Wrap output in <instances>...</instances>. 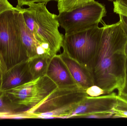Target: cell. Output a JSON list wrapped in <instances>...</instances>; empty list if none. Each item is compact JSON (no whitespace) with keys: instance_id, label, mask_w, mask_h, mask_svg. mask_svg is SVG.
I'll return each mask as SVG.
<instances>
[{"instance_id":"obj_1","label":"cell","mask_w":127,"mask_h":126,"mask_svg":"<svg viewBox=\"0 0 127 126\" xmlns=\"http://www.w3.org/2000/svg\"><path fill=\"white\" fill-rule=\"evenodd\" d=\"M104 27L100 43L95 56L92 72L95 85L106 94L117 91L120 95L126 85L127 57L125 46L127 36L121 21Z\"/></svg>"},{"instance_id":"obj_2","label":"cell","mask_w":127,"mask_h":126,"mask_svg":"<svg viewBox=\"0 0 127 126\" xmlns=\"http://www.w3.org/2000/svg\"><path fill=\"white\" fill-rule=\"evenodd\" d=\"M45 3H33L28 8L17 7L27 27L39 42L51 47L56 54L62 47L64 35L59 31L57 15L50 12Z\"/></svg>"},{"instance_id":"obj_3","label":"cell","mask_w":127,"mask_h":126,"mask_svg":"<svg viewBox=\"0 0 127 126\" xmlns=\"http://www.w3.org/2000/svg\"><path fill=\"white\" fill-rule=\"evenodd\" d=\"M104 27L98 24L88 29L65 34L62 47L71 58L92 72Z\"/></svg>"},{"instance_id":"obj_4","label":"cell","mask_w":127,"mask_h":126,"mask_svg":"<svg viewBox=\"0 0 127 126\" xmlns=\"http://www.w3.org/2000/svg\"><path fill=\"white\" fill-rule=\"evenodd\" d=\"M86 90L78 87L57 88L44 101L30 110L39 118H68L81 102L87 96Z\"/></svg>"},{"instance_id":"obj_5","label":"cell","mask_w":127,"mask_h":126,"mask_svg":"<svg viewBox=\"0 0 127 126\" xmlns=\"http://www.w3.org/2000/svg\"><path fill=\"white\" fill-rule=\"evenodd\" d=\"M16 10H8L0 15V52L7 69L28 59L17 24Z\"/></svg>"},{"instance_id":"obj_6","label":"cell","mask_w":127,"mask_h":126,"mask_svg":"<svg viewBox=\"0 0 127 126\" xmlns=\"http://www.w3.org/2000/svg\"><path fill=\"white\" fill-rule=\"evenodd\" d=\"M106 14L105 6L95 0L57 15L60 26L69 34L82 31L98 24Z\"/></svg>"},{"instance_id":"obj_7","label":"cell","mask_w":127,"mask_h":126,"mask_svg":"<svg viewBox=\"0 0 127 126\" xmlns=\"http://www.w3.org/2000/svg\"><path fill=\"white\" fill-rule=\"evenodd\" d=\"M57 88L45 75L5 91L13 103L28 110L41 103Z\"/></svg>"},{"instance_id":"obj_8","label":"cell","mask_w":127,"mask_h":126,"mask_svg":"<svg viewBox=\"0 0 127 126\" xmlns=\"http://www.w3.org/2000/svg\"><path fill=\"white\" fill-rule=\"evenodd\" d=\"M118 103L115 92L98 97H86L69 115L68 118H79L92 114H105L113 117V109Z\"/></svg>"},{"instance_id":"obj_9","label":"cell","mask_w":127,"mask_h":126,"mask_svg":"<svg viewBox=\"0 0 127 126\" xmlns=\"http://www.w3.org/2000/svg\"><path fill=\"white\" fill-rule=\"evenodd\" d=\"M16 7V20L22 41L28 59L39 56L51 58L57 54L49 46L41 43L36 39L26 25L21 12L18 7Z\"/></svg>"},{"instance_id":"obj_10","label":"cell","mask_w":127,"mask_h":126,"mask_svg":"<svg viewBox=\"0 0 127 126\" xmlns=\"http://www.w3.org/2000/svg\"><path fill=\"white\" fill-rule=\"evenodd\" d=\"M46 75L59 89L77 87L59 54H57L51 58Z\"/></svg>"},{"instance_id":"obj_11","label":"cell","mask_w":127,"mask_h":126,"mask_svg":"<svg viewBox=\"0 0 127 126\" xmlns=\"http://www.w3.org/2000/svg\"><path fill=\"white\" fill-rule=\"evenodd\" d=\"M32 80L28 59L14 65L2 74L1 90L6 91Z\"/></svg>"},{"instance_id":"obj_12","label":"cell","mask_w":127,"mask_h":126,"mask_svg":"<svg viewBox=\"0 0 127 126\" xmlns=\"http://www.w3.org/2000/svg\"><path fill=\"white\" fill-rule=\"evenodd\" d=\"M59 55L78 87L86 90L95 85L92 71L71 58L64 51Z\"/></svg>"},{"instance_id":"obj_13","label":"cell","mask_w":127,"mask_h":126,"mask_svg":"<svg viewBox=\"0 0 127 126\" xmlns=\"http://www.w3.org/2000/svg\"><path fill=\"white\" fill-rule=\"evenodd\" d=\"M51 58L39 56L28 59V66L32 80L46 75Z\"/></svg>"},{"instance_id":"obj_14","label":"cell","mask_w":127,"mask_h":126,"mask_svg":"<svg viewBox=\"0 0 127 126\" xmlns=\"http://www.w3.org/2000/svg\"><path fill=\"white\" fill-rule=\"evenodd\" d=\"M24 107L13 103L6 91L0 90V113L27 111Z\"/></svg>"},{"instance_id":"obj_15","label":"cell","mask_w":127,"mask_h":126,"mask_svg":"<svg viewBox=\"0 0 127 126\" xmlns=\"http://www.w3.org/2000/svg\"><path fill=\"white\" fill-rule=\"evenodd\" d=\"M95 0H57L58 9L59 13L71 11L84 6Z\"/></svg>"},{"instance_id":"obj_16","label":"cell","mask_w":127,"mask_h":126,"mask_svg":"<svg viewBox=\"0 0 127 126\" xmlns=\"http://www.w3.org/2000/svg\"><path fill=\"white\" fill-rule=\"evenodd\" d=\"M37 118L35 114L27 111L15 112L0 113V119H23Z\"/></svg>"},{"instance_id":"obj_17","label":"cell","mask_w":127,"mask_h":126,"mask_svg":"<svg viewBox=\"0 0 127 126\" xmlns=\"http://www.w3.org/2000/svg\"><path fill=\"white\" fill-rule=\"evenodd\" d=\"M112 118H127V105L118 99V103L113 109Z\"/></svg>"},{"instance_id":"obj_18","label":"cell","mask_w":127,"mask_h":126,"mask_svg":"<svg viewBox=\"0 0 127 126\" xmlns=\"http://www.w3.org/2000/svg\"><path fill=\"white\" fill-rule=\"evenodd\" d=\"M86 92L89 96L92 97H98L106 94L101 88L96 85L90 87L86 90Z\"/></svg>"},{"instance_id":"obj_19","label":"cell","mask_w":127,"mask_h":126,"mask_svg":"<svg viewBox=\"0 0 127 126\" xmlns=\"http://www.w3.org/2000/svg\"><path fill=\"white\" fill-rule=\"evenodd\" d=\"M8 0H0V15L6 11L10 10H17Z\"/></svg>"},{"instance_id":"obj_20","label":"cell","mask_w":127,"mask_h":126,"mask_svg":"<svg viewBox=\"0 0 127 126\" xmlns=\"http://www.w3.org/2000/svg\"><path fill=\"white\" fill-rule=\"evenodd\" d=\"M51 1H57V0H17L18 4L16 7H22L24 5L28 6L33 3H44L46 4Z\"/></svg>"},{"instance_id":"obj_21","label":"cell","mask_w":127,"mask_h":126,"mask_svg":"<svg viewBox=\"0 0 127 126\" xmlns=\"http://www.w3.org/2000/svg\"><path fill=\"white\" fill-rule=\"evenodd\" d=\"M113 11L116 14H122L127 16V7L119 3L117 1H113Z\"/></svg>"},{"instance_id":"obj_22","label":"cell","mask_w":127,"mask_h":126,"mask_svg":"<svg viewBox=\"0 0 127 126\" xmlns=\"http://www.w3.org/2000/svg\"><path fill=\"white\" fill-rule=\"evenodd\" d=\"M119 15L120 17V21L122 27L127 36V16L122 14Z\"/></svg>"},{"instance_id":"obj_23","label":"cell","mask_w":127,"mask_h":126,"mask_svg":"<svg viewBox=\"0 0 127 126\" xmlns=\"http://www.w3.org/2000/svg\"><path fill=\"white\" fill-rule=\"evenodd\" d=\"M7 70L6 65L0 52V71L2 74L6 72Z\"/></svg>"},{"instance_id":"obj_24","label":"cell","mask_w":127,"mask_h":126,"mask_svg":"<svg viewBox=\"0 0 127 126\" xmlns=\"http://www.w3.org/2000/svg\"><path fill=\"white\" fill-rule=\"evenodd\" d=\"M127 82H126V85L123 90L121 95L118 96H120L121 97L127 100Z\"/></svg>"},{"instance_id":"obj_25","label":"cell","mask_w":127,"mask_h":126,"mask_svg":"<svg viewBox=\"0 0 127 126\" xmlns=\"http://www.w3.org/2000/svg\"><path fill=\"white\" fill-rule=\"evenodd\" d=\"M117 1L122 5L127 7V0H117Z\"/></svg>"},{"instance_id":"obj_26","label":"cell","mask_w":127,"mask_h":126,"mask_svg":"<svg viewBox=\"0 0 127 126\" xmlns=\"http://www.w3.org/2000/svg\"><path fill=\"white\" fill-rule=\"evenodd\" d=\"M118 99L119 100H120L121 101L123 102V103L126 104H127V100H125V99H124V98L121 97H120V96H118Z\"/></svg>"},{"instance_id":"obj_27","label":"cell","mask_w":127,"mask_h":126,"mask_svg":"<svg viewBox=\"0 0 127 126\" xmlns=\"http://www.w3.org/2000/svg\"><path fill=\"white\" fill-rule=\"evenodd\" d=\"M125 54L127 57V40L126 43H125Z\"/></svg>"},{"instance_id":"obj_28","label":"cell","mask_w":127,"mask_h":126,"mask_svg":"<svg viewBox=\"0 0 127 126\" xmlns=\"http://www.w3.org/2000/svg\"><path fill=\"white\" fill-rule=\"evenodd\" d=\"M1 74L0 71V90H1Z\"/></svg>"},{"instance_id":"obj_29","label":"cell","mask_w":127,"mask_h":126,"mask_svg":"<svg viewBox=\"0 0 127 126\" xmlns=\"http://www.w3.org/2000/svg\"><path fill=\"white\" fill-rule=\"evenodd\" d=\"M108 0L110 1H117V0Z\"/></svg>"}]
</instances>
